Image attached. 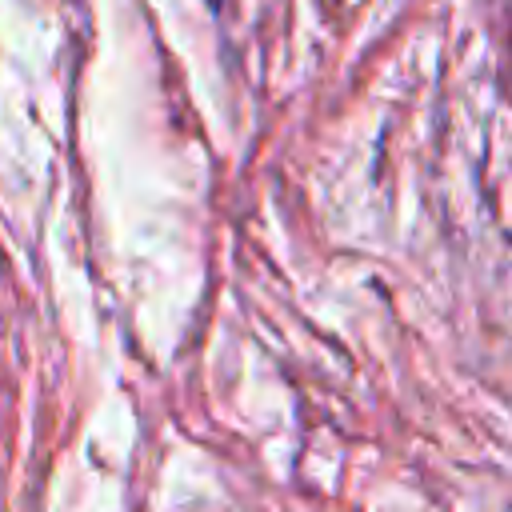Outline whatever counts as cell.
Listing matches in <instances>:
<instances>
[{
    "label": "cell",
    "mask_w": 512,
    "mask_h": 512,
    "mask_svg": "<svg viewBox=\"0 0 512 512\" xmlns=\"http://www.w3.org/2000/svg\"><path fill=\"white\" fill-rule=\"evenodd\" d=\"M204 4H208V8H212V12H216V8H220V0H204Z\"/></svg>",
    "instance_id": "cell-1"
}]
</instances>
